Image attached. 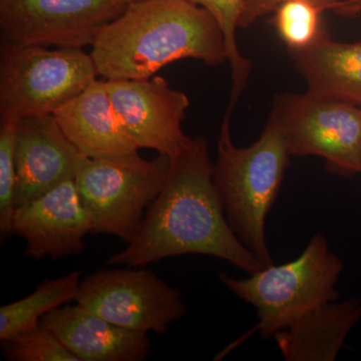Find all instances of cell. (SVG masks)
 Here are the masks:
<instances>
[{
	"instance_id": "5",
	"label": "cell",
	"mask_w": 361,
	"mask_h": 361,
	"mask_svg": "<svg viewBox=\"0 0 361 361\" xmlns=\"http://www.w3.org/2000/svg\"><path fill=\"white\" fill-rule=\"evenodd\" d=\"M99 75L82 49L0 45V121L54 115Z\"/></svg>"
},
{
	"instance_id": "25",
	"label": "cell",
	"mask_w": 361,
	"mask_h": 361,
	"mask_svg": "<svg viewBox=\"0 0 361 361\" xmlns=\"http://www.w3.org/2000/svg\"><path fill=\"white\" fill-rule=\"evenodd\" d=\"M360 190H361V172H360Z\"/></svg>"
},
{
	"instance_id": "21",
	"label": "cell",
	"mask_w": 361,
	"mask_h": 361,
	"mask_svg": "<svg viewBox=\"0 0 361 361\" xmlns=\"http://www.w3.org/2000/svg\"><path fill=\"white\" fill-rule=\"evenodd\" d=\"M18 121H0V237L1 242L13 235L16 189V137Z\"/></svg>"
},
{
	"instance_id": "12",
	"label": "cell",
	"mask_w": 361,
	"mask_h": 361,
	"mask_svg": "<svg viewBox=\"0 0 361 361\" xmlns=\"http://www.w3.org/2000/svg\"><path fill=\"white\" fill-rule=\"evenodd\" d=\"M87 160L54 115L21 118L16 137L14 208L75 180Z\"/></svg>"
},
{
	"instance_id": "22",
	"label": "cell",
	"mask_w": 361,
	"mask_h": 361,
	"mask_svg": "<svg viewBox=\"0 0 361 361\" xmlns=\"http://www.w3.org/2000/svg\"><path fill=\"white\" fill-rule=\"evenodd\" d=\"M290 0H245L238 20V28L245 30L250 27L259 18L273 13L283 4ZM312 2L316 6L322 7L324 11H334L336 13L342 0H306Z\"/></svg>"
},
{
	"instance_id": "8",
	"label": "cell",
	"mask_w": 361,
	"mask_h": 361,
	"mask_svg": "<svg viewBox=\"0 0 361 361\" xmlns=\"http://www.w3.org/2000/svg\"><path fill=\"white\" fill-rule=\"evenodd\" d=\"M75 301L123 329L160 336L188 312L182 292L144 267L97 270L82 280Z\"/></svg>"
},
{
	"instance_id": "15",
	"label": "cell",
	"mask_w": 361,
	"mask_h": 361,
	"mask_svg": "<svg viewBox=\"0 0 361 361\" xmlns=\"http://www.w3.org/2000/svg\"><path fill=\"white\" fill-rule=\"evenodd\" d=\"M361 319L356 298L323 304L273 338L286 361H334Z\"/></svg>"
},
{
	"instance_id": "14",
	"label": "cell",
	"mask_w": 361,
	"mask_h": 361,
	"mask_svg": "<svg viewBox=\"0 0 361 361\" xmlns=\"http://www.w3.org/2000/svg\"><path fill=\"white\" fill-rule=\"evenodd\" d=\"M40 323L78 361H142L151 349L148 334L114 324L78 304L56 308Z\"/></svg>"
},
{
	"instance_id": "16",
	"label": "cell",
	"mask_w": 361,
	"mask_h": 361,
	"mask_svg": "<svg viewBox=\"0 0 361 361\" xmlns=\"http://www.w3.org/2000/svg\"><path fill=\"white\" fill-rule=\"evenodd\" d=\"M307 94L361 109V42L325 37L307 49L288 51Z\"/></svg>"
},
{
	"instance_id": "18",
	"label": "cell",
	"mask_w": 361,
	"mask_h": 361,
	"mask_svg": "<svg viewBox=\"0 0 361 361\" xmlns=\"http://www.w3.org/2000/svg\"><path fill=\"white\" fill-rule=\"evenodd\" d=\"M322 7L306 0L284 2L273 13L272 23L287 51L307 49L329 37Z\"/></svg>"
},
{
	"instance_id": "23",
	"label": "cell",
	"mask_w": 361,
	"mask_h": 361,
	"mask_svg": "<svg viewBox=\"0 0 361 361\" xmlns=\"http://www.w3.org/2000/svg\"><path fill=\"white\" fill-rule=\"evenodd\" d=\"M361 13V0H342L336 13L346 18H353Z\"/></svg>"
},
{
	"instance_id": "24",
	"label": "cell",
	"mask_w": 361,
	"mask_h": 361,
	"mask_svg": "<svg viewBox=\"0 0 361 361\" xmlns=\"http://www.w3.org/2000/svg\"><path fill=\"white\" fill-rule=\"evenodd\" d=\"M118 1L122 2L126 6H130V4H137V2L147 1V0H118Z\"/></svg>"
},
{
	"instance_id": "4",
	"label": "cell",
	"mask_w": 361,
	"mask_h": 361,
	"mask_svg": "<svg viewBox=\"0 0 361 361\" xmlns=\"http://www.w3.org/2000/svg\"><path fill=\"white\" fill-rule=\"evenodd\" d=\"M342 271L343 261L318 233L298 257L284 264L267 266L244 279L221 273V282L257 310V325L240 341L253 332L270 338L315 308L338 300Z\"/></svg>"
},
{
	"instance_id": "13",
	"label": "cell",
	"mask_w": 361,
	"mask_h": 361,
	"mask_svg": "<svg viewBox=\"0 0 361 361\" xmlns=\"http://www.w3.org/2000/svg\"><path fill=\"white\" fill-rule=\"evenodd\" d=\"M54 116L66 137L87 159L130 168L148 165L118 120L106 80H94Z\"/></svg>"
},
{
	"instance_id": "3",
	"label": "cell",
	"mask_w": 361,
	"mask_h": 361,
	"mask_svg": "<svg viewBox=\"0 0 361 361\" xmlns=\"http://www.w3.org/2000/svg\"><path fill=\"white\" fill-rule=\"evenodd\" d=\"M224 116L218 139L213 180L228 222L265 267L274 264L266 241V221L279 195L291 155L276 123L268 118L260 137L236 147Z\"/></svg>"
},
{
	"instance_id": "7",
	"label": "cell",
	"mask_w": 361,
	"mask_h": 361,
	"mask_svg": "<svg viewBox=\"0 0 361 361\" xmlns=\"http://www.w3.org/2000/svg\"><path fill=\"white\" fill-rule=\"evenodd\" d=\"M172 158L160 155L140 168L89 160L75 182L92 223V233L130 243L170 173Z\"/></svg>"
},
{
	"instance_id": "6",
	"label": "cell",
	"mask_w": 361,
	"mask_h": 361,
	"mask_svg": "<svg viewBox=\"0 0 361 361\" xmlns=\"http://www.w3.org/2000/svg\"><path fill=\"white\" fill-rule=\"evenodd\" d=\"M269 118L283 135L291 157H319L332 175L361 172V109L334 99L282 92Z\"/></svg>"
},
{
	"instance_id": "26",
	"label": "cell",
	"mask_w": 361,
	"mask_h": 361,
	"mask_svg": "<svg viewBox=\"0 0 361 361\" xmlns=\"http://www.w3.org/2000/svg\"><path fill=\"white\" fill-rule=\"evenodd\" d=\"M345 1H348V0H345Z\"/></svg>"
},
{
	"instance_id": "10",
	"label": "cell",
	"mask_w": 361,
	"mask_h": 361,
	"mask_svg": "<svg viewBox=\"0 0 361 361\" xmlns=\"http://www.w3.org/2000/svg\"><path fill=\"white\" fill-rule=\"evenodd\" d=\"M118 120L139 149H151L174 159L190 146L182 125L190 99L161 77L106 80Z\"/></svg>"
},
{
	"instance_id": "1",
	"label": "cell",
	"mask_w": 361,
	"mask_h": 361,
	"mask_svg": "<svg viewBox=\"0 0 361 361\" xmlns=\"http://www.w3.org/2000/svg\"><path fill=\"white\" fill-rule=\"evenodd\" d=\"M206 255L253 274L265 267L233 231L213 180L207 139L196 135L172 159L163 189L147 211L141 229L110 265L145 267L163 259Z\"/></svg>"
},
{
	"instance_id": "2",
	"label": "cell",
	"mask_w": 361,
	"mask_h": 361,
	"mask_svg": "<svg viewBox=\"0 0 361 361\" xmlns=\"http://www.w3.org/2000/svg\"><path fill=\"white\" fill-rule=\"evenodd\" d=\"M92 47L97 73L106 80H145L180 59H199L209 66L228 61L217 20L188 0L130 4L99 30Z\"/></svg>"
},
{
	"instance_id": "11",
	"label": "cell",
	"mask_w": 361,
	"mask_h": 361,
	"mask_svg": "<svg viewBox=\"0 0 361 361\" xmlns=\"http://www.w3.org/2000/svg\"><path fill=\"white\" fill-rule=\"evenodd\" d=\"M13 230L25 240L27 257L58 260L84 251L92 223L75 180H70L16 208Z\"/></svg>"
},
{
	"instance_id": "19",
	"label": "cell",
	"mask_w": 361,
	"mask_h": 361,
	"mask_svg": "<svg viewBox=\"0 0 361 361\" xmlns=\"http://www.w3.org/2000/svg\"><path fill=\"white\" fill-rule=\"evenodd\" d=\"M192 4L204 7L217 20L224 35L227 59L232 71V92L228 111H233L240 96L245 90L250 75L252 65L242 56L236 39V30L242 7L245 0H188Z\"/></svg>"
},
{
	"instance_id": "20",
	"label": "cell",
	"mask_w": 361,
	"mask_h": 361,
	"mask_svg": "<svg viewBox=\"0 0 361 361\" xmlns=\"http://www.w3.org/2000/svg\"><path fill=\"white\" fill-rule=\"evenodd\" d=\"M4 355L11 361H78L51 329L42 323L33 330L2 341Z\"/></svg>"
},
{
	"instance_id": "9",
	"label": "cell",
	"mask_w": 361,
	"mask_h": 361,
	"mask_svg": "<svg viewBox=\"0 0 361 361\" xmlns=\"http://www.w3.org/2000/svg\"><path fill=\"white\" fill-rule=\"evenodd\" d=\"M127 6L118 0H0L1 42L82 49Z\"/></svg>"
},
{
	"instance_id": "17",
	"label": "cell",
	"mask_w": 361,
	"mask_h": 361,
	"mask_svg": "<svg viewBox=\"0 0 361 361\" xmlns=\"http://www.w3.org/2000/svg\"><path fill=\"white\" fill-rule=\"evenodd\" d=\"M82 272L47 279L37 285L30 295L0 308V341L8 339L37 329L49 312L77 299Z\"/></svg>"
}]
</instances>
